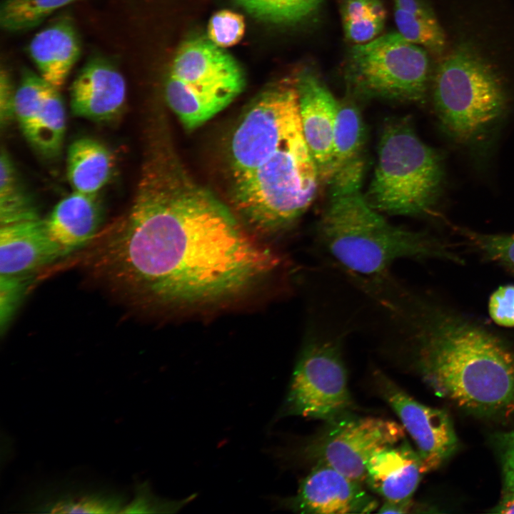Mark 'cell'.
Returning <instances> with one entry per match:
<instances>
[{"label":"cell","mask_w":514,"mask_h":514,"mask_svg":"<svg viewBox=\"0 0 514 514\" xmlns=\"http://www.w3.org/2000/svg\"><path fill=\"white\" fill-rule=\"evenodd\" d=\"M101 262L143 301L191 306L239 295L280 261L170 151L158 147L143 164L129 211L106 242Z\"/></svg>","instance_id":"6da1fadb"},{"label":"cell","mask_w":514,"mask_h":514,"mask_svg":"<svg viewBox=\"0 0 514 514\" xmlns=\"http://www.w3.org/2000/svg\"><path fill=\"white\" fill-rule=\"evenodd\" d=\"M378 303L435 394L480 417L514 413V349L507 341L399 282Z\"/></svg>","instance_id":"7a4b0ae2"},{"label":"cell","mask_w":514,"mask_h":514,"mask_svg":"<svg viewBox=\"0 0 514 514\" xmlns=\"http://www.w3.org/2000/svg\"><path fill=\"white\" fill-rule=\"evenodd\" d=\"M229 163L234 206L256 229L284 231L311 205L321 180L303 132L296 79L254 99L232 135Z\"/></svg>","instance_id":"3957f363"},{"label":"cell","mask_w":514,"mask_h":514,"mask_svg":"<svg viewBox=\"0 0 514 514\" xmlns=\"http://www.w3.org/2000/svg\"><path fill=\"white\" fill-rule=\"evenodd\" d=\"M316 240L320 248L354 280L387 275L400 259L462 263L440 240L389 223L368 203L361 188L330 191L317 224Z\"/></svg>","instance_id":"277c9868"},{"label":"cell","mask_w":514,"mask_h":514,"mask_svg":"<svg viewBox=\"0 0 514 514\" xmlns=\"http://www.w3.org/2000/svg\"><path fill=\"white\" fill-rule=\"evenodd\" d=\"M470 41H463L438 64L433 82L435 111L458 143L480 141L505 114L508 95L495 66Z\"/></svg>","instance_id":"5b68a950"},{"label":"cell","mask_w":514,"mask_h":514,"mask_svg":"<svg viewBox=\"0 0 514 514\" xmlns=\"http://www.w3.org/2000/svg\"><path fill=\"white\" fill-rule=\"evenodd\" d=\"M443 167L438 153L423 143L405 119L389 120L382 131L378 158L366 194L381 213L430 214L440 196Z\"/></svg>","instance_id":"8992f818"},{"label":"cell","mask_w":514,"mask_h":514,"mask_svg":"<svg viewBox=\"0 0 514 514\" xmlns=\"http://www.w3.org/2000/svg\"><path fill=\"white\" fill-rule=\"evenodd\" d=\"M238 63L210 40L185 41L176 53L164 85L168 105L187 129H194L228 106L243 91Z\"/></svg>","instance_id":"52a82bcc"},{"label":"cell","mask_w":514,"mask_h":514,"mask_svg":"<svg viewBox=\"0 0 514 514\" xmlns=\"http://www.w3.org/2000/svg\"><path fill=\"white\" fill-rule=\"evenodd\" d=\"M427 51L398 31L377 36L349 49L346 79L351 91L362 97L422 101L430 73Z\"/></svg>","instance_id":"ba28073f"},{"label":"cell","mask_w":514,"mask_h":514,"mask_svg":"<svg viewBox=\"0 0 514 514\" xmlns=\"http://www.w3.org/2000/svg\"><path fill=\"white\" fill-rule=\"evenodd\" d=\"M352 405L341 339L313 338L300 355L279 416L331 423L348 415Z\"/></svg>","instance_id":"9c48e42d"},{"label":"cell","mask_w":514,"mask_h":514,"mask_svg":"<svg viewBox=\"0 0 514 514\" xmlns=\"http://www.w3.org/2000/svg\"><path fill=\"white\" fill-rule=\"evenodd\" d=\"M405 429L395 421L379 418L351 417L328 423L327 429L305 453L356 481H365L366 465L379 448L405 438Z\"/></svg>","instance_id":"30bf717a"},{"label":"cell","mask_w":514,"mask_h":514,"mask_svg":"<svg viewBox=\"0 0 514 514\" xmlns=\"http://www.w3.org/2000/svg\"><path fill=\"white\" fill-rule=\"evenodd\" d=\"M375 378L383 398L413 440L423 473L439 468L458 446L448 414L418 402L379 371Z\"/></svg>","instance_id":"8fae6325"},{"label":"cell","mask_w":514,"mask_h":514,"mask_svg":"<svg viewBox=\"0 0 514 514\" xmlns=\"http://www.w3.org/2000/svg\"><path fill=\"white\" fill-rule=\"evenodd\" d=\"M279 503L295 512L315 514L367 513L378 506L360 482L322 463L302 480L296 495Z\"/></svg>","instance_id":"7c38bea8"},{"label":"cell","mask_w":514,"mask_h":514,"mask_svg":"<svg viewBox=\"0 0 514 514\" xmlns=\"http://www.w3.org/2000/svg\"><path fill=\"white\" fill-rule=\"evenodd\" d=\"M296 79L304 138L316 165L321 183L328 184L339 101L313 73L302 72Z\"/></svg>","instance_id":"4fadbf2b"},{"label":"cell","mask_w":514,"mask_h":514,"mask_svg":"<svg viewBox=\"0 0 514 514\" xmlns=\"http://www.w3.org/2000/svg\"><path fill=\"white\" fill-rule=\"evenodd\" d=\"M70 107L77 117L107 121L120 114L126 98L125 79L109 59L95 56L81 68L70 90Z\"/></svg>","instance_id":"5bb4252c"},{"label":"cell","mask_w":514,"mask_h":514,"mask_svg":"<svg viewBox=\"0 0 514 514\" xmlns=\"http://www.w3.org/2000/svg\"><path fill=\"white\" fill-rule=\"evenodd\" d=\"M127 502L125 493L115 488L61 480L38 485L17 508L41 513H121Z\"/></svg>","instance_id":"9a60e30c"},{"label":"cell","mask_w":514,"mask_h":514,"mask_svg":"<svg viewBox=\"0 0 514 514\" xmlns=\"http://www.w3.org/2000/svg\"><path fill=\"white\" fill-rule=\"evenodd\" d=\"M423 474L417 450L405 438L371 455L365 481L386 501L400 502L411 500Z\"/></svg>","instance_id":"2e32d148"},{"label":"cell","mask_w":514,"mask_h":514,"mask_svg":"<svg viewBox=\"0 0 514 514\" xmlns=\"http://www.w3.org/2000/svg\"><path fill=\"white\" fill-rule=\"evenodd\" d=\"M366 131L360 110L346 98L339 101L336 116L330 191L361 188L365 171Z\"/></svg>","instance_id":"e0dca14e"},{"label":"cell","mask_w":514,"mask_h":514,"mask_svg":"<svg viewBox=\"0 0 514 514\" xmlns=\"http://www.w3.org/2000/svg\"><path fill=\"white\" fill-rule=\"evenodd\" d=\"M63 255L61 248L49 237L44 220L40 218L1 226L2 276H24Z\"/></svg>","instance_id":"ac0fdd59"},{"label":"cell","mask_w":514,"mask_h":514,"mask_svg":"<svg viewBox=\"0 0 514 514\" xmlns=\"http://www.w3.org/2000/svg\"><path fill=\"white\" fill-rule=\"evenodd\" d=\"M81 51L79 33L68 16L55 20L39 31L29 45V55L41 77L60 89Z\"/></svg>","instance_id":"d6986e66"},{"label":"cell","mask_w":514,"mask_h":514,"mask_svg":"<svg viewBox=\"0 0 514 514\" xmlns=\"http://www.w3.org/2000/svg\"><path fill=\"white\" fill-rule=\"evenodd\" d=\"M102 218L97 194L73 191L57 203L44 223L49 237L64 255L90 241Z\"/></svg>","instance_id":"ffe728a7"},{"label":"cell","mask_w":514,"mask_h":514,"mask_svg":"<svg viewBox=\"0 0 514 514\" xmlns=\"http://www.w3.org/2000/svg\"><path fill=\"white\" fill-rule=\"evenodd\" d=\"M114 159L109 149L91 138H79L68 148L66 175L73 191L97 194L111 178Z\"/></svg>","instance_id":"44dd1931"},{"label":"cell","mask_w":514,"mask_h":514,"mask_svg":"<svg viewBox=\"0 0 514 514\" xmlns=\"http://www.w3.org/2000/svg\"><path fill=\"white\" fill-rule=\"evenodd\" d=\"M66 126L65 107L59 90L46 82L41 109L26 140L40 154L56 156L61 149Z\"/></svg>","instance_id":"7402d4cb"},{"label":"cell","mask_w":514,"mask_h":514,"mask_svg":"<svg viewBox=\"0 0 514 514\" xmlns=\"http://www.w3.org/2000/svg\"><path fill=\"white\" fill-rule=\"evenodd\" d=\"M36 218L39 217L34 200L20 182L9 154L2 148L0 157L1 226Z\"/></svg>","instance_id":"603a6c76"},{"label":"cell","mask_w":514,"mask_h":514,"mask_svg":"<svg viewBox=\"0 0 514 514\" xmlns=\"http://www.w3.org/2000/svg\"><path fill=\"white\" fill-rule=\"evenodd\" d=\"M341 15L346 39L354 44L376 38L386 20V11L381 0H343Z\"/></svg>","instance_id":"cb8c5ba5"},{"label":"cell","mask_w":514,"mask_h":514,"mask_svg":"<svg viewBox=\"0 0 514 514\" xmlns=\"http://www.w3.org/2000/svg\"><path fill=\"white\" fill-rule=\"evenodd\" d=\"M398 32L408 41L420 46L438 56L446 47L445 33L433 11L410 13L394 6Z\"/></svg>","instance_id":"d4e9b609"},{"label":"cell","mask_w":514,"mask_h":514,"mask_svg":"<svg viewBox=\"0 0 514 514\" xmlns=\"http://www.w3.org/2000/svg\"><path fill=\"white\" fill-rule=\"evenodd\" d=\"M79 0H4L0 5V25L9 32L31 29L54 12Z\"/></svg>","instance_id":"484cf974"},{"label":"cell","mask_w":514,"mask_h":514,"mask_svg":"<svg viewBox=\"0 0 514 514\" xmlns=\"http://www.w3.org/2000/svg\"><path fill=\"white\" fill-rule=\"evenodd\" d=\"M255 17L274 24H292L305 20L322 0H234Z\"/></svg>","instance_id":"4316f807"},{"label":"cell","mask_w":514,"mask_h":514,"mask_svg":"<svg viewBox=\"0 0 514 514\" xmlns=\"http://www.w3.org/2000/svg\"><path fill=\"white\" fill-rule=\"evenodd\" d=\"M46 83L39 74L26 68L22 69L16 89L14 115L26 138L29 136L41 109Z\"/></svg>","instance_id":"83f0119b"},{"label":"cell","mask_w":514,"mask_h":514,"mask_svg":"<svg viewBox=\"0 0 514 514\" xmlns=\"http://www.w3.org/2000/svg\"><path fill=\"white\" fill-rule=\"evenodd\" d=\"M460 233L486 259L504 268L514 265V233L486 234L467 229Z\"/></svg>","instance_id":"f1b7e54d"},{"label":"cell","mask_w":514,"mask_h":514,"mask_svg":"<svg viewBox=\"0 0 514 514\" xmlns=\"http://www.w3.org/2000/svg\"><path fill=\"white\" fill-rule=\"evenodd\" d=\"M245 32L243 16L230 10L215 13L208 22V37L215 45L226 48L238 44Z\"/></svg>","instance_id":"f546056e"},{"label":"cell","mask_w":514,"mask_h":514,"mask_svg":"<svg viewBox=\"0 0 514 514\" xmlns=\"http://www.w3.org/2000/svg\"><path fill=\"white\" fill-rule=\"evenodd\" d=\"M190 500L171 501L161 498L152 492L148 483H138L133 497L127 502L121 513H175Z\"/></svg>","instance_id":"4dcf8cb0"},{"label":"cell","mask_w":514,"mask_h":514,"mask_svg":"<svg viewBox=\"0 0 514 514\" xmlns=\"http://www.w3.org/2000/svg\"><path fill=\"white\" fill-rule=\"evenodd\" d=\"M488 308L490 317L496 324L514 327V285L501 286L493 292Z\"/></svg>","instance_id":"1f68e13d"},{"label":"cell","mask_w":514,"mask_h":514,"mask_svg":"<svg viewBox=\"0 0 514 514\" xmlns=\"http://www.w3.org/2000/svg\"><path fill=\"white\" fill-rule=\"evenodd\" d=\"M24 276H2L0 278L1 328H6L24 292Z\"/></svg>","instance_id":"d6a6232c"},{"label":"cell","mask_w":514,"mask_h":514,"mask_svg":"<svg viewBox=\"0 0 514 514\" xmlns=\"http://www.w3.org/2000/svg\"><path fill=\"white\" fill-rule=\"evenodd\" d=\"M500 456L504 490L514 492V428L495 436Z\"/></svg>","instance_id":"836d02e7"},{"label":"cell","mask_w":514,"mask_h":514,"mask_svg":"<svg viewBox=\"0 0 514 514\" xmlns=\"http://www.w3.org/2000/svg\"><path fill=\"white\" fill-rule=\"evenodd\" d=\"M16 89L9 72L1 68L0 73V122L4 127L15 118L14 99Z\"/></svg>","instance_id":"e575fe53"},{"label":"cell","mask_w":514,"mask_h":514,"mask_svg":"<svg viewBox=\"0 0 514 514\" xmlns=\"http://www.w3.org/2000/svg\"><path fill=\"white\" fill-rule=\"evenodd\" d=\"M491 513L514 514V492L504 490L498 503L493 508Z\"/></svg>","instance_id":"d590c367"},{"label":"cell","mask_w":514,"mask_h":514,"mask_svg":"<svg viewBox=\"0 0 514 514\" xmlns=\"http://www.w3.org/2000/svg\"><path fill=\"white\" fill-rule=\"evenodd\" d=\"M411 506V500L400 502H390L386 500V503L382 505L378 512L382 513H405L410 511Z\"/></svg>","instance_id":"8d00e7d4"},{"label":"cell","mask_w":514,"mask_h":514,"mask_svg":"<svg viewBox=\"0 0 514 514\" xmlns=\"http://www.w3.org/2000/svg\"><path fill=\"white\" fill-rule=\"evenodd\" d=\"M505 268H507L512 274L514 275V265L505 266Z\"/></svg>","instance_id":"74e56055"}]
</instances>
